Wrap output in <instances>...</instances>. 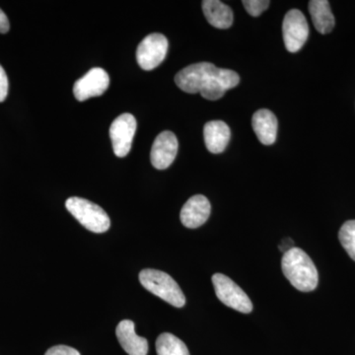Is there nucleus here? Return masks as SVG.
<instances>
[{
  "label": "nucleus",
  "mask_w": 355,
  "mask_h": 355,
  "mask_svg": "<svg viewBox=\"0 0 355 355\" xmlns=\"http://www.w3.org/2000/svg\"><path fill=\"white\" fill-rule=\"evenodd\" d=\"M203 137L207 150L219 154L225 150L231 137L230 128L222 121H211L203 128Z\"/></svg>",
  "instance_id": "obj_14"
},
{
  "label": "nucleus",
  "mask_w": 355,
  "mask_h": 355,
  "mask_svg": "<svg viewBox=\"0 0 355 355\" xmlns=\"http://www.w3.org/2000/svg\"><path fill=\"white\" fill-rule=\"evenodd\" d=\"M252 127L261 144L272 146L277 135V119L272 111L261 109L257 111L252 118Z\"/></svg>",
  "instance_id": "obj_13"
},
{
  "label": "nucleus",
  "mask_w": 355,
  "mask_h": 355,
  "mask_svg": "<svg viewBox=\"0 0 355 355\" xmlns=\"http://www.w3.org/2000/svg\"><path fill=\"white\" fill-rule=\"evenodd\" d=\"M282 268L284 277L297 291L310 292L317 288L319 275L316 266L303 250H287L282 257Z\"/></svg>",
  "instance_id": "obj_1"
},
{
  "label": "nucleus",
  "mask_w": 355,
  "mask_h": 355,
  "mask_svg": "<svg viewBox=\"0 0 355 355\" xmlns=\"http://www.w3.org/2000/svg\"><path fill=\"white\" fill-rule=\"evenodd\" d=\"M65 207L77 221L94 233H104L109 230L111 220L104 209L96 203L83 198H69Z\"/></svg>",
  "instance_id": "obj_3"
},
{
  "label": "nucleus",
  "mask_w": 355,
  "mask_h": 355,
  "mask_svg": "<svg viewBox=\"0 0 355 355\" xmlns=\"http://www.w3.org/2000/svg\"><path fill=\"white\" fill-rule=\"evenodd\" d=\"M179 148L176 135L169 130L161 132L154 140L150 160L153 167L165 170L174 162Z\"/></svg>",
  "instance_id": "obj_10"
},
{
  "label": "nucleus",
  "mask_w": 355,
  "mask_h": 355,
  "mask_svg": "<svg viewBox=\"0 0 355 355\" xmlns=\"http://www.w3.org/2000/svg\"><path fill=\"white\" fill-rule=\"evenodd\" d=\"M157 355H191L188 347L172 334H161L156 340Z\"/></svg>",
  "instance_id": "obj_17"
},
{
  "label": "nucleus",
  "mask_w": 355,
  "mask_h": 355,
  "mask_svg": "<svg viewBox=\"0 0 355 355\" xmlns=\"http://www.w3.org/2000/svg\"><path fill=\"white\" fill-rule=\"evenodd\" d=\"M242 4L250 15L258 17L268 8L270 1H268V0H244L242 1Z\"/></svg>",
  "instance_id": "obj_19"
},
{
  "label": "nucleus",
  "mask_w": 355,
  "mask_h": 355,
  "mask_svg": "<svg viewBox=\"0 0 355 355\" xmlns=\"http://www.w3.org/2000/svg\"><path fill=\"white\" fill-rule=\"evenodd\" d=\"M116 335L121 347L128 355H147L148 342L146 338L137 335L135 323L130 320H123L118 324Z\"/></svg>",
  "instance_id": "obj_12"
},
{
  "label": "nucleus",
  "mask_w": 355,
  "mask_h": 355,
  "mask_svg": "<svg viewBox=\"0 0 355 355\" xmlns=\"http://www.w3.org/2000/svg\"><path fill=\"white\" fill-rule=\"evenodd\" d=\"M110 85V77L106 70L95 67L78 79L73 86V94L79 102L92 97H99L106 92Z\"/></svg>",
  "instance_id": "obj_9"
},
{
  "label": "nucleus",
  "mask_w": 355,
  "mask_h": 355,
  "mask_svg": "<svg viewBox=\"0 0 355 355\" xmlns=\"http://www.w3.org/2000/svg\"><path fill=\"white\" fill-rule=\"evenodd\" d=\"M338 239L350 258L355 261V220L343 223L338 232Z\"/></svg>",
  "instance_id": "obj_18"
},
{
  "label": "nucleus",
  "mask_w": 355,
  "mask_h": 355,
  "mask_svg": "<svg viewBox=\"0 0 355 355\" xmlns=\"http://www.w3.org/2000/svg\"><path fill=\"white\" fill-rule=\"evenodd\" d=\"M217 70L218 67L210 62L191 64L178 72L175 83L189 94H202L216 80Z\"/></svg>",
  "instance_id": "obj_4"
},
{
  "label": "nucleus",
  "mask_w": 355,
  "mask_h": 355,
  "mask_svg": "<svg viewBox=\"0 0 355 355\" xmlns=\"http://www.w3.org/2000/svg\"><path fill=\"white\" fill-rule=\"evenodd\" d=\"M10 29V24H9L8 18L6 13L0 9V34H6Z\"/></svg>",
  "instance_id": "obj_22"
},
{
  "label": "nucleus",
  "mask_w": 355,
  "mask_h": 355,
  "mask_svg": "<svg viewBox=\"0 0 355 355\" xmlns=\"http://www.w3.org/2000/svg\"><path fill=\"white\" fill-rule=\"evenodd\" d=\"M202 11L210 25L217 29H228L233 24L232 9L218 0L202 1Z\"/></svg>",
  "instance_id": "obj_15"
},
{
  "label": "nucleus",
  "mask_w": 355,
  "mask_h": 355,
  "mask_svg": "<svg viewBox=\"0 0 355 355\" xmlns=\"http://www.w3.org/2000/svg\"><path fill=\"white\" fill-rule=\"evenodd\" d=\"M137 120L132 114H121L110 127V137L114 155L125 157L132 149L133 137L137 132Z\"/></svg>",
  "instance_id": "obj_7"
},
{
  "label": "nucleus",
  "mask_w": 355,
  "mask_h": 355,
  "mask_svg": "<svg viewBox=\"0 0 355 355\" xmlns=\"http://www.w3.org/2000/svg\"><path fill=\"white\" fill-rule=\"evenodd\" d=\"M309 11L318 32L326 35L333 31L336 24L335 16L331 12L328 0H311Z\"/></svg>",
  "instance_id": "obj_16"
},
{
  "label": "nucleus",
  "mask_w": 355,
  "mask_h": 355,
  "mask_svg": "<svg viewBox=\"0 0 355 355\" xmlns=\"http://www.w3.org/2000/svg\"><path fill=\"white\" fill-rule=\"evenodd\" d=\"M168 51V40L164 35L150 34L137 46V60L144 70H153L162 64Z\"/></svg>",
  "instance_id": "obj_8"
},
{
  "label": "nucleus",
  "mask_w": 355,
  "mask_h": 355,
  "mask_svg": "<svg viewBox=\"0 0 355 355\" xmlns=\"http://www.w3.org/2000/svg\"><path fill=\"white\" fill-rule=\"evenodd\" d=\"M212 284L217 298L224 305L245 314H249L253 311V303L245 291L226 275L216 273L212 277Z\"/></svg>",
  "instance_id": "obj_5"
},
{
  "label": "nucleus",
  "mask_w": 355,
  "mask_h": 355,
  "mask_svg": "<svg viewBox=\"0 0 355 355\" xmlns=\"http://www.w3.org/2000/svg\"><path fill=\"white\" fill-rule=\"evenodd\" d=\"M210 211L211 205L209 198L202 195L193 196L184 203L180 218L187 228H198L207 221Z\"/></svg>",
  "instance_id": "obj_11"
},
{
  "label": "nucleus",
  "mask_w": 355,
  "mask_h": 355,
  "mask_svg": "<svg viewBox=\"0 0 355 355\" xmlns=\"http://www.w3.org/2000/svg\"><path fill=\"white\" fill-rule=\"evenodd\" d=\"M44 355H80V354L73 347H67V345H55V347H51Z\"/></svg>",
  "instance_id": "obj_20"
},
{
  "label": "nucleus",
  "mask_w": 355,
  "mask_h": 355,
  "mask_svg": "<svg viewBox=\"0 0 355 355\" xmlns=\"http://www.w3.org/2000/svg\"><path fill=\"white\" fill-rule=\"evenodd\" d=\"M8 78H7L6 70L0 65V103L6 101L8 95Z\"/></svg>",
  "instance_id": "obj_21"
},
{
  "label": "nucleus",
  "mask_w": 355,
  "mask_h": 355,
  "mask_svg": "<svg viewBox=\"0 0 355 355\" xmlns=\"http://www.w3.org/2000/svg\"><path fill=\"white\" fill-rule=\"evenodd\" d=\"M139 282L146 291L174 307L182 308L186 304V297L181 287L168 273L146 268L140 272Z\"/></svg>",
  "instance_id": "obj_2"
},
{
  "label": "nucleus",
  "mask_w": 355,
  "mask_h": 355,
  "mask_svg": "<svg viewBox=\"0 0 355 355\" xmlns=\"http://www.w3.org/2000/svg\"><path fill=\"white\" fill-rule=\"evenodd\" d=\"M284 44L289 53H297L303 48L309 37V25L304 14L292 9L284 16L282 22Z\"/></svg>",
  "instance_id": "obj_6"
}]
</instances>
